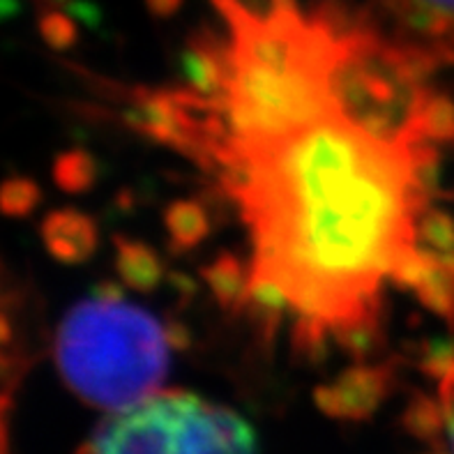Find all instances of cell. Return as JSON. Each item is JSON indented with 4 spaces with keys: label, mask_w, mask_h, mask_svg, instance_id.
Wrapping results in <instances>:
<instances>
[{
    "label": "cell",
    "mask_w": 454,
    "mask_h": 454,
    "mask_svg": "<svg viewBox=\"0 0 454 454\" xmlns=\"http://www.w3.org/2000/svg\"><path fill=\"white\" fill-rule=\"evenodd\" d=\"M180 74L125 99L242 238L233 307L295 353L369 351L392 300L454 314V145L441 51L346 0H201Z\"/></svg>",
    "instance_id": "obj_1"
},
{
    "label": "cell",
    "mask_w": 454,
    "mask_h": 454,
    "mask_svg": "<svg viewBox=\"0 0 454 454\" xmlns=\"http://www.w3.org/2000/svg\"><path fill=\"white\" fill-rule=\"evenodd\" d=\"M167 333L118 291H99L65 317L56 363L83 402L121 411L155 395L168 367Z\"/></svg>",
    "instance_id": "obj_2"
},
{
    "label": "cell",
    "mask_w": 454,
    "mask_h": 454,
    "mask_svg": "<svg viewBox=\"0 0 454 454\" xmlns=\"http://www.w3.org/2000/svg\"><path fill=\"white\" fill-rule=\"evenodd\" d=\"M79 454H259L236 411L192 392H155L114 411Z\"/></svg>",
    "instance_id": "obj_3"
},
{
    "label": "cell",
    "mask_w": 454,
    "mask_h": 454,
    "mask_svg": "<svg viewBox=\"0 0 454 454\" xmlns=\"http://www.w3.org/2000/svg\"><path fill=\"white\" fill-rule=\"evenodd\" d=\"M413 422L427 454H454V356L434 363V390L415 403Z\"/></svg>",
    "instance_id": "obj_4"
},
{
    "label": "cell",
    "mask_w": 454,
    "mask_h": 454,
    "mask_svg": "<svg viewBox=\"0 0 454 454\" xmlns=\"http://www.w3.org/2000/svg\"><path fill=\"white\" fill-rule=\"evenodd\" d=\"M379 5L418 42L454 51V0H379Z\"/></svg>",
    "instance_id": "obj_5"
},
{
    "label": "cell",
    "mask_w": 454,
    "mask_h": 454,
    "mask_svg": "<svg viewBox=\"0 0 454 454\" xmlns=\"http://www.w3.org/2000/svg\"><path fill=\"white\" fill-rule=\"evenodd\" d=\"M42 240L53 259L63 263H81L95 249L98 231L95 224L79 210H53L40 226Z\"/></svg>",
    "instance_id": "obj_6"
},
{
    "label": "cell",
    "mask_w": 454,
    "mask_h": 454,
    "mask_svg": "<svg viewBox=\"0 0 454 454\" xmlns=\"http://www.w3.org/2000/svg\"><path fill=\"white\" fill-rule=\"evenodd\" d=\"M380 372L379 369H356L346 374L344 380L337 386H330L323 390V403L325 409H334L341 415L363 413L367 406H374L379 402L380 390Z\"/></svg>",
    "instance_id": "obj_7"
},
{
    "label": "cell",
    "mask_w": 454,
    "mask_h": 454,
    "mask_svg": "<svg viewBox=\"0 0 454 454\" xmlns=\"http://www.w3.org/2000/svg\"><path fill=\"white\" fill-rule=\"evenodd\" d=\"M40 201L42 190L35 180L12 176L0 183V215L5 217H28Z\"/></svg>",
    "instance_id": "obj_8"
},
{
    "label": "cell",
    "mask_w": 454,
    "mask_h": 454,
    "mask_svg": "<svg viewBox=\"0 0 454 454\" xmlns=\"http://www.w3.org/2000/svg\"><path fill=\"white\" fill-rule=\"evenodd\" d=\"M53 178L65 192H83L95 180V164L81 150H69L58 157L53 164Z\"/></svg>",
    "instance_id": "obj_9"
},
{
    "label": "cell",
    "mask_w": 454,
    "mask_h": 454,
    "mask_svg": "<svg viewBox=\"0 0 454 454\" xmlns=\"http://www.w3.org/2000/svg\"><path fill=\"white\" fill-rule=\"evenodd\" d=\"M168 226L176 240L184 242V245H194L201 240L207 231V215L203 213V207L199 203H178L171 210L168 217Z\"/></svg>",
    "instance_id": "obj_10"
},
{
    "label": "cell",
    "mask_w": 454,
    "mask_h": 454,
    "mask_svg": "<svg viewBox=\"0 0 454 454\" xmlns=\"http://www.w3.org/2000/svg\"><path fill=\"white\" fill-rule=\"evenodd\" d=\"M118 265H121L122 275L134 286H145V284H153L157 279V259L153 256V252H145L141 245H134V242L122 245Z\"/></svg>",
    "instance_id": "obj_11"
},
{
    "label": "cell",
    "mask_w": 454,
    "mask_h": 454,
    "mask_svg": "<svg viewBox=\"0 0 454 454\" xmlns=\"http://www.w3.org/2000/svg\"><path fill=\"white\" fill-rule=\"evenodd\" d=\"M42 30H44V37L49 40V44L58 46V49H65V46L72 42V33H69V28L63 21L49 19V21L42 26Z\"/></svg>",
    "instance_id": "obj_12"
},
{
    "label": "cell",
    "mask_w": 454,
    "mask_h": 454,
    "mask_svg": "<svg viewBox=\"0 0 454 454\" xmlns=\"http://www.w3.org/2000/svg\"><path fill=\"white\" fill-rule=\"evenodd\" d=\"M5 288H3V268H0V305H5Z\"/></svg>",
    "instance_id": "obj_13"
}]
</instances>
